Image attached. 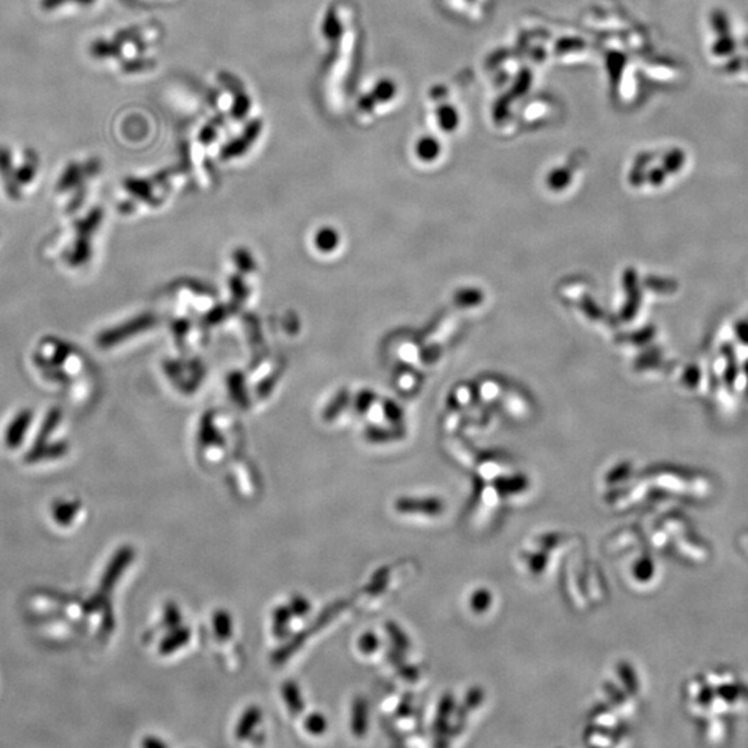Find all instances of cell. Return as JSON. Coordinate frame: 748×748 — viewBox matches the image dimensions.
Returning <instances> with one entry per match:
<instances>
[{"label":"cell","instance_id":"6da1fadb","mask_svg":"<svg viewBox=\"0 0 748 748\" xmlns=\"http://www.w3.org/2000/svg\"><path fill=\"white\" fill-rule=\"evenodd\" d=\"M134 555V551L132 547L129 546H123L121 547L115 554L114 557L111 558V561L108 562V565L105 567V571L103 573V578H101V583H100V587H101V591L103 593H107L109 590L114 589V586L116 585L118 579L121 578V575L123 573V571L127 568V565L130 564L132 558Z\"/></svg>","mask_w":748,"mask_h":748},{"label":"cell","instance_id":"7a4b0ae2","mask_svg":"<svg viewBox=\"0 0 748 748\" xmlns=\"http://www.w3.org/2000/svg\"><path fill=\"white\" fill-rule=\"evenodd\" d=\"M0 176L4 181V188L10 198L18 199L21 197L19 184L15 180V169L12 166V155L8 147L0 145Z\"/></svg>","mask_w":748,"mask_h":748},{"label":"cell","instance_id":"3957f363","mask_svg":"<svg viewBox=\"0 0 748 748\" xmlns=\"http://www.w3.org/2000/svg\"><path fill=\"white\" fill-rule=\"evenodd\" d=\"M32 421V411L29 409L21 410L14 420L8 424L4 435V440L7 447L15 449L19 446V443L24 440V436L29 428V424Z\"/></svg>","mask_w":748,"mask_h":748},{"label":"cell","instance_id":"277c9868","mask_svg":"<svg viewBox=\"0 0 748 748\" xmlns=\"http://www.w3.org/2000/svg\"><path fill=\"white\" fill-rule=\"evenodd\" d=\"M68 452L66 442H54V443H39L33 445L32 449L25 454L26 463H39L43 460H54L62 457Z\"/></svg>","mask_w":748,"mask_h":748},{"label":"cell","instance_id":"5b68a950","mask_svg":"<svg viewBox=\"0 0 748 748\" xmlns=\"http://www.w3.org/2000/svg\"><path fill=\"white\" fill-rule=\"evenodd\" d=\"M84 177L86 175L83 170V165L78 162H69L58 179L57 191L62 193L72 188H78L80 184H83Z\"/></svg>","mask_w":748,"mask_h":748},{"label":"cell","instance_id":"8992f818","mask_svg":"<svg viewBox=\"0 0 748 748\" xmlns=\"http://www.w3.org/2000/svg\"><path fill=\"white\" fill-rule=\"evenodd\" d=\"M37 166H39V157H37L36 151L32 150V148H28L25 151V162L15 169V180H17V183L19 186H25L29 181H32V179L36 175Z\"/></svg>","mask_w":748,"mask_h":748},{"label":"cell","instance_id":"52a82bcc","mask_svg":"<svg viewBox=\"0 0 748 748\" xmlns=\"http://www.w3.org/2000/svg\"><path fill=\"white\" fill-rule=\"evenodd\" d=\"M436 121L442 130L454 132L460 125V112L450 104L442 105L436 112Z\"/></svg>","mask_w":748,"mask_h":748},{"label":"cell","instance_id":"ba28073f","mask_svg":"<svg viewBox=\"0 0 748 748\" xmlns=\"http://www.w3.org/2000/svg\"><path fill=\"white\" fill-rule=\"evenodd\" d=\"M80 510L79 501H61L53 507V518L60 525H69Z\"/></svg>","mask_w":748,"mask_h":748},{"label":"cell","instance_id":"9c48e42d","mask_svg":"<svg viewBox=\"0 0 748 748\" xmlns=\"http://www.w3.org/2000/svg\"><path fill=\"white\" fill-rule=\"evenodd\" d=\"M61 409L58 407H53L50 409V411L47 413L46 418L43 420L42 425H40V429L37 432V436H36V442L35 445H39V443H44L47 442L48 436L53 434V431L58 427L60 421H61Z\"/></svg>","mask_w":748,"mask_h":748},{"label":"cell","instance_id":"30bf717a","mask_svg":"<svg viewBox=\"0 0 748 748\" xmlns=\"http://www.w3.org/2000/svg\"><path fill=\"white\" fill-rule=\"evenodd\" d=\"M190 637V630L188 629H184V627H176L168 637H165L162 640V643L159 644V651L161 654H170L173 652L175 650H177L179 647H181L183 644L187 643Z\"/></svg>","mask_w":748,"mask_h":748},{"label":"cell","instance_id":"8fae6325","mask_svg":"<svg viewBox=\"0 0 748 748\" xmlns=\"http://www.w3.org/2000/svg\"><path fill=\"white\" fill-rule=\"evenodd\" d=\"M90 53L96 58H109V57H119L121 55V47L116 40L109 42L104 39H97L90 46Z\"/></svg>","mask_w":748,"mask_h":748},{"label":"cell","instance_id":"7c38bea8","mask_svg":"<svg viewBox=\"0 0 748 748\" xmlns=\"http://www.w3.org/2000/svg\"><path fill=\"white\" fill-rule=\"evenodd\" d=\"M89 238L87 235H79L78 234V238L75 241V245L72 248V253H71V263L75 265V266H80L83 263H86L90 258V252H91V248H90V242H89Z\"/></svg>","mask_w":748,"mask_h":748},{"label":"cell","instance_id":"4fadbf2b","mask_svg":"<svg viewBox=\"0 0 748 748\" xmlns=\"http://www.w3.org/2000/svg\"><path fill=\"white\" fill-rule=\"evenodd\" d=\"M434 136H421L416 143V154L422 159L435 158L439 152V143Z\"/></svg>","mask_w":748,"mask_h":748},{"label":"cell","instance_id":"5bb4252c","mask_svg":"<svg viewBox=\"0 0 748 748\" xmlns=\"http://www.w3.org/2000/svg\"><path fill=\"white\" fill-rule=\"evenodd\" d=\"M260 719V711L259 708L256 706H252L249 709H247V712L242 715V718L240 719L238 722V727H237V737L238 738H245L251 730L253 729V726L259 722Z\"/></svg>","mask_w":748,"mask_h":748},{"label":"cell","instance_id":"9a60e30c","mask_svg":"<svg viewBox=\"0 0 748 748\" xmlns=\"http://www.w3.org/2000/svg\"><path fill=\"white\" fill-rule=\"evenodd\" d=\"M101 216H103V211L100 208H94L84 219H82V220H79L76 223L78 234L90 237V234L96 230V227L101 222Z\"/></svg>","mask_w":748,"mask_h":748},{"label":"cell","instance_id":"2e32d148","mask_svg":"<svg viewBox=\"0 0 748 748\" xmlns=\"http://www.w3.org/2000/svg\"><path fill=\"white\" fill-rule=\"evenodd\" d=\"M283 695H284V700L288 705V708L292 711V712H301L303 709V704H302V698H301V694L298 693V687L288 682L284 684L283 687Z\"/></svg>","mask_w":748,"mask_h":748},{"label":"cell","instance_id":"e0dca14e","mask_svg":"<svg viewBox=\"0 0 748 748\" xmlns=\"http://www.w3.org/2000/svg\"><path fill=\"white\" fill-rule=\"evenodd\" d=\"M215 632L219 639H226L231 632V619L226 611H217L213 616Z\"/></svg>","mask_w":748,"mask_h":748},{"label":"cell","instance_id":"ac0fdd59","mask_svg":"<svg viewBox=\"0 0 748 748\" xmlns=\"http://www.w3.org/2000/svg\"><path fill=\"white\" fill-rule=\"evenodd\" d=\"M305 727H306L308 731H310L313 734H320V733H323L326 730L327 722H326L323 715L313 713L305 720Z\"/></svg>","mask_w":748,"mask_h":748},{"label":"cell","instance_id":"d6986e66","mask_svg":"<svg viewBox=\"0 0 748 748\" xmlns=\"http://www.w3.org/2000/svg\"><path fill=\"white\" fill-rule=\"evenodd\" d=\"M366 708H364V704L363 702H359L353 706V718H352V726H353V731L356 733H362L364 730V724H366Z\"/></svg>","mask_w":748,"mask_h":748},{"label":"cell","instance_id":"ffe728a7","mask_svg":"<svg viewBox=\"0 0 748 748\" xmlns=\"http://www.w3.org/2000/svg\"><path fill=\"white\" fill-rule=\"evenodd\" d=\"M69 1H73V3L82 4V6H90L96 0H40V7L44 11H51V10H55V8L64 6L65 3H69Z\"/></svg>","mask_w":748,"mask_h":748},{"label":"cell","instance_id":"44dd1931","mask_svg":"<svg viewBox=\"0 0 748 748\" xmlns=\"http://www.w3.org/2000/svg\"><path fill=\"white\" fill-rule=\"evenodd\" d=\"M151 65L150 60H141V58H132L122 62V69L125 72H136L140 69H145Z\"/></svg>","mask_w":748,"mask_h":748},{"label":"cell","instance_id":"7402d4cb","mask_svg":"<svg viewBox=\"0 0 748 748\" xmlns=\"http://www.w3.org/2000/svg\"><path fill=\"white\" fill-rule=\"evenodd\" d=\"M378 645V640L377 637L373 634V633H366L362 636V639L359 640V647L362 651L364 652H371L375 650V647Z\"/></svg>","mask_w":748,"mask_h":748},{"label":"cell","instance_id":"603a6c76","mask_svg":"<svg viewBox=\"0 0 748 748\" xmlns=\"http://www.w3.org/2000/svg\"><path fill=\"white\" fill-rule=\"evenodd\" d=\"M165 622H166V625H169L172 627H177V625L180 622V612L173 604H169L165 608Z\"/></svg>","mask_w":748,"mask_h":748},{"label":"cell","instance_id":"cb8c5ba5","mask_svg":"<svg viewBox=\"0 0 748 748\" xmlns=\"http://www.w3.org/2000/svg\"><path fill=\"white\" fill-rule=\"evenodd\" d=\"M98 169H100V162L97 159H90L83 165V170H84L86 177L96 175L98 172Z\"/></svg>","mask_w":748,"mask_h":748},{"label":"cell","instance_id":"d4e9b609","mask_svg":"<svg viewBox=\"0 0 748 748\" xmlns=\"http://www.w3.org/2000/svg\"><path fill=\"white\" fill-rule=\"evenodd\" d=\"M143 744H144L145 747H154V745H155V747H162V745H163V742H161V741H158V740H155V738H147V740L143 741Z\"/></svg>","mask_w":748,"mask_h":748}]
</instances>
